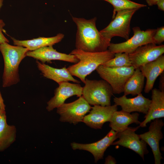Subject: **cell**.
<instances>
[{
	"instance_id": "1",
	"label": "cell",
	"mask_w": 164,
	"mask_h": 164,
	"mask_svg": "<svg viewBox=\"0 0 164 164\" xmlns=\"http://www.w3.org/2000/svg\"><path fill=\"white\" fill-rule=\"evenodd\" d=\"M72 19L77 26L76 49L90 52L108 50L111 40L104 36L97 29L96 17L86 19L72 16Z\"/></svg>"
},
{
	"instance_id": "2",
	"label": "cell",
	"mask_w": 164,
	"mask_h": 164,
	"mask_svg": "<svg viewBox=\"0 0 164 164\" xmlns=\"http://www.w3.org/2000/svg\"><path fill=\"white\" fill-rule=\"evenodd\" d=\"M75 56L79 61L67 69L73 76L80 79L84 84L86 77L100 65L113 58L115 53L108 50L98 52L84 51L75 49L69 53Z\"/></svg>"
},
{
	"instance_id": "3",
	"label": "cell",
	"mask_w": 164,
	"mask_h": 164,
	"mask_svg": "<svg viewBox=\"0 0 164 164\" xmlns=\"http://www.w3.org/2000/svg\"><path fill=\"white\" fill-rule=\"evenodd\" d=\"M0 51L4 62L2 86L6 87L16 84L19 81V65L26 56L29 50L22 46H13L4 43L0 45Z\"/></svg>"
},
{
	"instance_id": "4",
	"label": "cell",
	"mask_w": 164,
	"mask_h": 164,
	"mask_svg": "<svg viewBox=\"0 0 164 164\" xmlns=\"http://www.w3.org/2000/svg\"><path fill=\"white\" fill-rule=\"evenodd\" d=\"M82 96L90 105L106 106L111 105L113 94L110 85L105 80L85 79Z\"/></svg>"
},
{
	"instance_id": "5",
	"label": "cell",
	"mask_w": 164,
	"mask_h": 164,
	"mask_svg": "<svg viewBox=\"0 0 164 164\" xmlns=\"http://www.w3.org/2000/svg\"><path fill=\"white\" fill-rule=\"evenodd\" d=\"M138 9H127L117 12L113 20L100 32L110 40L114 37L119 36L127 40L129 37L132 18Z\"/></svg>"
},
{
	"instance_id": "6",
	"label": "cell",
	"mask_w": 164,
	"mask_h": 164,
	"mask_svg": "<svg viewBox=\"0 0 164 164\" xmlns=\"http://www.w3.org/2000/svg\"><path fill=\"white\" fill-rule=\"evenodd\" d=\"M135 70L132 66L111 67L101 65L96 70L101 77L111 86L114 94L123 92L125 85Z\"/></svg>"
},
{
	"instance_id": "7",
	"label": "cell",
	"mask_w": 164,
	"mask_h": 164,
	"mask_svg": "<svg viewBox=\"0 0 164 164\" xmlns=\"http://www.w3.org/2000/svg\"><path fill=\"white\" fill-rule=\"evenodd\" d=\"M133 36L124 42L118 43H110L108 50L113 53H130L138 47L149 43H154L153 37L156 29H149L142 30L139 27L132 28Z\"/></svg>"
},
{
	"instance_id": "8",
	"label": "cell",
	"mask_w": 164,
	"mask_h": 164,
	"mask_svg": "<svg viewBox=\"0 0 164 164\" xmlns=\"http://www.w3.org/2000/svg\"><path fill=\"white\" fill-rule=\"evenodd\" d=\"M91 107L81 96L76 101L64 103L57 108V113L60 115V121L76 125L82 122L86 114Z\"/></svg>"
},
{
	"instance_id": "9",
	"label": "cell",
	"mask_w": 164,
	"mask_h": 164,
	"mask_svg": "<svg viewBox=\"0 0 164 164\" xmlns=\"http://www.w3.org/2000/svg\"><path fill=\"white\" fill-rule=\"evenodd\" d=\"M128 127L124 131L117 132V138L118 140L113 142L111 145L122 146L135 152L142 157L143 160L144 155L149 153L147 143L141 139L139 135L135 131L139 128Z\"/></svg>"
},
{
	"instance_id": "10",
	"label": "cell",
	"mask_w": 164,
	"mask_h": 164,
	"mask_svg": "<svg viewBox=\"0 0 164 164\" xmlns=\"http://www.w3.org/2000/svg\"><path fill=\"white\" fill-rule=\"evenodd\" d=\"M164 53V45L151 43L139 46L128 56L132 66L135 69L155 60Z\"/></svg>"
},
{
	"instance_id": "11",
	"label": "cell",
	"mask_w": 164,
	"mask_h": 164,
	"mask_svg": "<svg viewBox=\"0 0 164 164\" xmlns=\"http://www.w3.org/2000/svg\"><path fill=\"white\" fill-rule=\"evenodd\" d=\"M164 125L162 120L159 118L155 119L151 123L148 132L139 135L140 138L151 148L155 164H160L161 159H163L160 151L159 142L163 138L162 129Z\"/></svg>"
},
{
	"instance_id": "12",
	"label": "cell",
	"mask_w": 164,
	"mask_h": 164,
	"mask_svg": "<svg viewBox=\"0 0 164 164\" xmlns=\"http://www.w3.org/2000/svg\"><path fill=\"white\" fill-rule=\"evenodd\" d=\"M117 132L111 129L104 137L95 142L89 144L73 142L70 145L74 150L79 149L90 152L94 156V162L96 163L103 159L107 149L117 138Z\"/></svg>"
},
{
	"instance_id": "13",
	"label": "cell",
	"mask_w": 164,
	"mask_h": 164,
	"mask_svg": "<svg viewBox=\"0 0 164 164\" xmlns=\"http://www.w3.org/2000/svg\"><path fill=\"white\" fill-rule=\"evenodd\" d=\"M54 91V95L47 102L46 109L50 111L64 103L68 98L74 95L82 96L83 87L78 83L73 84L68 81L60 83Z\"/></svg>"
},
{
	"instance_id": "14",
	"label": "cell",
	"mask_w": 164,
	"mask_h": 164,
	"mask_svg": "<svg viewBox=\"0 0 164 164\" xmlns=\"http://www.w3.org/2000/svg\"><path fill=\"white\" fill-rule=\"evenodd\" d=\"M91 109L90 113L84 116L82 122L91 128L101 129L105 123L110 122L113 113L117 111L118 106L95 105Z\"/></svg>"
},
{
	"instance_id": "15",
	"label": "cell",
	"mask_w": 164,
	"mask_h": 164,
	"mask_svg": "<svg viewBox=\"0 0 164 164\" xmlns=\"http://www.w3.org/2000/svg\"><path fill=\"white\" fill-rule=\"evenodd\" d=\"M26 55L39 60L43 63L46 62L51 63V61L53 60H61L75 63L79 61L75 56L58 52L53 48V46L42 47L32 51H28Z\"/></svg>"
},
{
	"instance_id": "16",
	"label": "cell",
	"mask_w": 164,
	"mask_h": 164,
	"mask_svg": "<svg viewBox=\"0 0 164 164\" xmlns=\"http://www.w3.org/2000/svg\"><path fill=\"white\" fill-rule=\"evenodd\" d=\"M114 104L120 106L122 110L131 113L139 112L146 114L148 111L151 100L144 97L142 93L132 98H128L124 95L113 99Z\"/></svg>"
},
{
	"instance_id": "17",
	"label": "cell",
	"mask_w": 164,
	"mask_h": 164,
	"mask_svg": "<svg viewBox=\"0 0 164 164\" xmlns=\"http://www.w3.org/2000/svg\"><path fill=\"white\" fill-rule=\"evenodd\" d=\"M152 100L144 120L141 122L139 127H145L151 121L164 117V91L157 88L152 90Z\"/></svg>"
},
{
	"instance_id": "18",
	"label": "cell",
	"mask_w": 164,
	"mask_h": 164,
	"mask_svg": "<svg viewBox=\"0 0 164 164\" xmlns=\"http://www.w3.org/2000/svg\"><path fill=\"white\" fill-rule=\"evenodd\" d=\"M139 69L146 78L144 91L145 93H148L153 89L157 78L163 72L164 56L162 55L155 60L140 67Z\"/></svg>"
},
{
	"instance_id": "19",
	"label": "cell",
	"mask_w": 164,
	"mask_h": 164,
	"mask_svg": "<svg viewBox=\"0 0 164 164\" xmlns=\"http://www.w3.org/2000/svg\"><path fill=\"white\" fill-rule=\"evenodd\" d=\"M36 62L38 68L44 77L53 80L58 84L63 82L69 81L78 84L80 83L73 77L65 67L58 69L40 62L38 60Z\"/></svg>"
},
{
	"instance_id": "20",
	"label": "cell",
	"mask_w": 164,
	"mask_h": 164,
	"mask_svg": "<svg viewBox=\"0 0 164 164\" xmlns=\"http://www.w3.org/2000/svg\"><path fill=\"white\" fill-rule=\"evenodd\" d=\"M139 114L137 112L132 114L122 110L116 111L112 114L109 126L112 129L119 132L126 129L132 123L140 124L138 120Z\"/></svg>"
},
{
	"instance_id": "21",
	"label": "cell",
	"mask_w": 164,
	"mask_h": 164,
	"mask_svg": "<svg viewBox=\"0 0 164 164\" xmlns=\"http://www.w3.org/2000/svg\"><path fill=\"white\" fill-rule=\"evenodd\" d=\"M64 35L59 33L55 36L50 37H40L32 39L19 40L11 37L15 46H22L26 48L29 51H32L41 47L53 46L60 42Z\"/></svg>"
},
{
	"instance_id": "22",
	"label": "cell",
	"mask_w": 164,
	"mask_h": 164,
	"mask_svg": "<svg viewBox=\"0 0 164 164\" xmlns=\"http://www.w3.org/2000/svg\"><path fill=\"white\" fill-rule=\"evenodd\" d=\"M16 133L15 127L7 123L5 111L0 110V151H4L14 142Z\"/></svg>"
},
{
	"instance_id": "23",
	"label": "cell",
	"mask_w": 164,
	"mask_h": 164,
	"mask_svg": "<svg viewBox=\"0 0 164 164\" xmlns=\"http://www.w3.org/2000/svg\"><path fill=\"white\" fill-rule=\"evenodd\" d=\"M145 78L139 68L135 69L125 85L124 95L135 96L141 93L144 87Z\"/></svg>"
},
{
	"instance_id": "24",
	"label": "cell",
	"mask_w": 164,
	"mask_h": 164,
	"mask_svg": "<svg viewBox=\"0 0 164 164\" xmlns=\"http://www.w3.org/2000/svg\"><path fill=\"white\" fill-rule=\"evenodd\" d=\"M110 3L113 7L112 19L114 17L117 12L127 9H138L146 7L145 5L138 3L130 0H102Z\"/></svg>"
},
{
	"instance_id": "25",
	"label": "cell",
	"mask_w": 164,
	"mask_h": 164,
	"mask_svg": "<svg viewBox=\"0 0 164 164\" xmlns=\"http://www.w3.org/2000/svg\"><path fill=\"white\" fill-rule=\"evenodd\" d=\"M102 65L105 67L116 68L130 67L132 66L128 54L125 53H115L114 56L113 58Z\"/></svg>"
},
{
	"instance_id": "26",
	"label": "cell",
	"mask_w": 164,
	"mask_h": 164,
	"mask_svg": "<svg viewBox=\"0 0 164 164\" xmlns=\"http://www.w3.org/2000/svg\"><path fill=\"white\" fill-rule=\"evenodd\" d=\"M154 43L160 44L164 41V27L162 26L156 29L155 33L153 37Z\"/></svg>"
},
{
	"instance_id": "27",
	"label": "cell",
	"mask_w": 164,
	"mask_h": 164,
	"mask_svg": "<svg viewBox=\"0 0 164 164\" xmlns=\"http://www.w3.org/2000/svg\"><path fill=\"white\" fill-rule=\"evenodd\" d=\"M5 26V24L3 21L0 19V45L4 43H9V42L3 34L4 27Z\"/></svg>"
},
{
	"instance_id": "28",
	"label": "cell",
	"mask_w": 164,
	"mask_h": 164,
	"mask_svg": "<svg viewBox=\"0 0 164 164\" xmlns=\"http://www.w3.org/2000/svg\"><path fill=\"white\" fill-rule=\"evenodd\" d=\"M117 163L115 159L111 155H108L105 159V164H115Z\"/></svg>"
},
{
	"instance_id": "29",
	"label": "cell",
	"mask_w": 164,
	"mask_h": 164,
	"mask_svg": "<svg viewBox=\"0 0 164 164\" xmlns=\"http://www.w3.org/2000/svg\"><path fill=\"white\" fill-rule=\"evenodd\" d=\"M158 9L162 11H164V0H160L156 3Z\"/></svg>"
},
{
	"instance_id": "30",
	"label": "cell",
	"mask_w": 164,
	"mask_h": 164,
	"mask_svg": "<svg viewBox=\"0 0 164 164\" xmlns=\"http://www.w3.org/2000/svg\"><path fill=\"white\" fill-rule=\"evenodd\" d=\"M162 73L161 74V78H160V84H159V85H160V90L162 91H164V74H163Z\"/></svg>"
},
{
	"instance_id": "31",
	"label": "cell",
	"mask_w": 164,
	"mask_h": 164,
	"mask_svg": "<svg viewBox=\"0 0 164 164\" xmlns=\"http://www.w3.org/2000/svg\"><path fill=\"white\" fill-rule=\"evenodd\" d=\"M5 107L4 101L0 92V110L5 111Z\"/></svg>"
},
{
	"instance_id": "32",
	"label": "cell",
	"mask_w": 164,
	"mask_h": 164,
	"mask_svg": "<svg viewBox=\"0 0 164 164\" xmlns=\"http://www.w3.org/2000/svg\"><path fill=\"white\" fill-rule=\"evenodd\" d=\"M160 0H145L149 6H151L156 5L157 2Z\"/></svg>"
},
{
	"instance_id": "33",
	"label": "cell",
	"mask_w": 164,
	"mask_h": 164,
	"mask_svg": "<svg viewBox=\"0 0 164 164\" xmlns=\"http://www.w3.org/2000/svg\"><path fill=\"white\" fill-rule=\"evenodd\" d=\"M4 0H0V11L3 5Z\"/></svg>"
}]
</instances>
